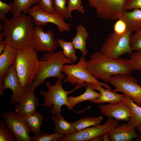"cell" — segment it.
Masks as SVG:
<instances>
[{
  "mask_svg": "<svg viewBox=\"0 0 141 141\" xmlns=\"http://www.w3.org/2000/svg\"><path fill=\"white\" fill-rule=\"evenodd\" d=\"M130 60L133 70L141 72V51L133 53L131 55Z\"/></svg>",
  "mask_w": 141,
  "mask_h": 141,
  "instance_id": "35",
  "label": "cell"
},
{
  "mask_svg": "<svg viewBox=\"0 0 141 141\" xmlns=\"http://www.w3.org/2000/svg\"><path fill=\"white\" fill-rule=\"evenodd\" d=\"M7 45V44L4 40L0 41V55L2 53Z\"/></svg>",
  "mask_w": 141,
  "mask_h": 141,
  "instance_id": "39",
  "label": "cell"
},
{
  "mask_svg": "<svg viewBox=\"0 0 141 141\" xmlns=\"http://www.w3.org/2000/svg\"><path fill=\"white\" fill-rule=\"evenodd\" d=\"M14 5L10 11L13 17L20 14L22 12L25 15L34 4H38L39 0H13Z\"/></svg>",
  "mask_w": 141,
  "mask_h": 141,
  "instance_id": "26",
  "label": "cell"
},
{
  "mask_svg": "<svg viewBox=\"0 0 141 141\" xmlns=\"http://www.w3.org/2000/svg\"><path fill=\"white\" fill-rule=\"evenodd\" d=\"M86 67L90 73L98 79L109 82L111 76L118 74H131L133 70L130 59L120 57L113 58L97 51L86 61Z\"/></svg>",
  "mask_w": 141,
  "mask_h": 141,
  "instance_id": "1",
  "label": "cell"
},
{
  "mask_svg": "<svg viewBox=\"0 0 141 141\" xmlns=\"http://www.w3.org/2000/svg\"><path fill=\"white\" fill-rule=\"evenodd\" d=\"M103 118L101 116L95 117H85L71 123L77 131L90 126L100 125Z\"/></svg>",
  "mask_w": 141,
  "mask_h": 141,
  "instance_id": "27",
  "label": "cell"
},
{
  "mask_svg": "<svg viewBox=\"0 0 141 141\" xmlns=\"http://www.w3.org/2000/svg\"><path fill=\"white\" fill-rule=\"evenodd\" d=\"M32 17L21 14L10 18L4 23L2 32L7 45L16 49L33 48V35L35 27Z\"/></svg>",
  "mask_w": 141,
  "mask_h": 141,
  "instance_id": "2",
  "label": "cell"
},
{
  "mask_svg": "<svg viewBox=\"0 0 141 141\" xmlns=\"http://www.w3.org/2000/svg\"><path fill=\"white\" fill-rule=\"evenodd\" d=\"M16 49L9 45L0 56V96H3L2 82L8 70L14 62Z\"/></svg>",
  "mask_w": 141,
  "mask_h": 141,
  "instance_id": "18",
  "label": "cell"
},
{
  "mask_svg": "<svg viewBox=\"0 0 141 141\" xmlns=\"http://www.w3.org/2000/svg\"><path fill=\"white\" fill-rule=\"evenodd\" d=\"M123 101L126 103L130 109L131 116L128 121V123L136 128L141 124V107L135 103L130 97L126 95Z\"/></svg>",
  "mask_w": 141,
  "mask_h": 141,
  "instance_id": "24",
  "label": "cell"
},
{
  "mask_svg": "<svg viewBox=\"0 0 141 141\" xmlns=\"http://www.w3.org/2000/svg\"><path fill=\"white\" fill-rule=\"evenodd\" d=\"M14 5V2H12L8 4L0 0V22L5 23L8 19L6 16V14L12 10Z\"/></svg>",
  "mask_w": 141,
  "mask_h": 141,
  "instance_id": "34",
  "label": "cell"
},
{
  "mask_svg": "<svg viewBox=\"0 0 141 141\" xmlns=\"http://www.w3.org/2000/svg\"><path fill=\"white\" fill-rule=\"evenodd\" d=\"M64 136L57 133H55L51 134H48L45 131L40 134L35 135L31 137V140L34 141H59Z\"/></svg>",
  "mask_w": 141,
  "mask_h": 141,
  "instance_id": "31",
  "label": "cell"
},
{
  "mask_svg": "<svg viewBox=\"0 0 141 141\" xmlns=\"http://www.w3.org/2000/svg\"><path fill=\"white\" fill-rule=\"evenodd\" d=\"M6 125L4 120L0 121V141H15L13 134Z\"/></svg>",
  "mask_w": 141,
  "mask_h": 141,
  "instance_id": "33",
  "label": "cell"
},
{
  "mask_svg": "<svg viewBox=\"0 0 141 141\" xmlns=\"http://www.w3.org/2000/svg\"><path fill=\"white\" fill-rule=\"evenodd\" d=\"M22 117L31 132L33 133L35 135L42 133L40 127L43 124L44 119L42 115L36 111Z\"/></svg>",
  "mask_w": 141,
  "mask_h": 141,
  "instance_id": "25",
  "label": "cell"
},
{
  "mask_svg": "<svg viewBox=\"0 0 141 141\" xmlns=\"http://www.w3.org/2000/svg\"><path fill=\"white\" fill-rule=\"evenodd\" d=\"M4 39V38L2 32H0V41L3 40Z\"/></svg>",
  "mask_w": 141,
  "mask_h": 141,
  "instance_id": "42",
  "label": "cell"
},
{
  "mask_svg": "<svg viewBox=\"0 0 141 141\" xmlns=\"http://www.w3.org/2000/svg\"><path fill=\"white\" fill-rule=\"evenodd\" d=\"M126 24L127 30L132 32L141 27V9H135L130 11H125L119 19Z\"/></svg>",
  "mask_w": 141,
  "mask_h": 141,
  "instance_id": "22",
  "label": "cell"
},
{
  "mask_svg": "<svg viewBox=\"0 0 141 141\" xmlns=\"http://www.w3.org/2000/svg\"><path fill=\"white\" fill-rule=\"evenodd\" d=\"M58 45L63 49L64 55L68 59L74 62L78 59L75 55L76 50L74 49L72 42L65 41L62 39L57 40Z\"/></svg>",
  "mask_w": 141,
  "mask_h": 141,
  "instance_id": "28",
  "label": "cell"
},
{
  "mask_svg": "<svg viewBox=\"0 0 141 141\" xmlns=\"http://www.w3.org/2000/svg\"><path fill=\"white\" fill-rule=\"evenodd\" d=\"M99 107L102 114L108 118L118 121H128L131 116L129 106L124 101L115 103L100 104Z\"/></svg>",
  "mask_w": 141,
  "mask_h": 141,
  "instance_id": "15",
  "label": "cell"
},
{
  "mask_svg": "<svg viewBox=\"0 0 141 141\" xmlns=\"http://www.w3.org/2000/svg\"><path fill=\"white\" fill-rule=\"evenodd\" d=\"M113 28L114 32L120 35L125 34L127 31L126 24L120 19L118 20L115 23Z\"/></svg>",
  "mask_w": 141,
  "mask_h": 141,
  "instance_id": "37",
  "label": "cell"
},
{
  "mask_svg": "<svg viewBox=\"0 0 141 141\" xmlns=\"http://www.w3.org/2000/svg\"><path fill=\"white\" fill-rule=\"evenodd\" d=\"M33 48L38 52H52L56 50L58 44L52 31L44 32L42 27H35L32 37Z\"/></svg>",
  "mask_w": 141,
  "mask_h": 141,
  "instance_id": "13",
  "label": "cell"
},
{
  "mask_svg": "<svg viewBox=\"0 0 141 141\" xmlns=\"http://www.w3.org/2000/svg\"><path fill=\"white\" fill-rule=\"evenodd\" d=\"M83 0H68L67 1V11L69 18H72V12L74 10H76L81 14L84 13L85 11L82 6Z\"/></svg>",
  "mask_w": 141,
  "mask_h": 141,
  "instance_id": "32",
  "label": "cell"
},
{
  "mask_svg": "<svg viewBox=\"0 0 141 141\" xmlns=\"http://www.w3.org/2000/svg\"><path fill=\"white\" fill-rule=\"evenodd\" d=\"M51 118L55 125L54 130V132L65 136L76 132L71 123L66 121L63 117L61 113L52 116Z\"/></svg>",
  "mask_w": 141,
  "mask_h": 141,
  "instance_id": "23",
  "label": "cell"
},
{
  "mask_svg": "<svg viewBox=\"0 0 141 141\" xmlns=\"http://www.w3.org/2000/svg\"><path fill=\"white\" fill-rule=\"evenodd\" d=\"M136 128L138 132V137L136 139L137 141H141V124L137 126Z\"/></svg>",
  "mask_w": 141,
  "mask_h": 141,
  "instance_id": "40",
  "label": "cell"
},
{
  "mask_svg": "<svg viewBox=\"0 0 141 141\" xmlns=\"http://www.w3.org/2000/svg\"><path fill=\"white\" fill-rule=\"evenodd\" d=\"M15 141H31V132L22 116L15 111L5 110L1 115Z\"/></svg>",
  "mask_w": 141,
  "mask_h": 141,
  "instance_id": "11",
  "label": "cell"
},
{
  "mask_svg": "<svg viewBox=\"0 0 141 141\" xmlns=\"http://www.w3.org/2000/svg\"><path fill=\"white\" fill-rule=\"evenodd\" d=\"M135 9H141V0H127L125 5V11Z\"/></svg>",
  "mask_w": 141,
  "mask_h": 141,
  "instance_id": "38",
  "label": "cell"
},
{
  "mask_svg": "<svg viewBox=\"0 0 141 141\" xmlns=\"http://www.w3.org/2000/svg\"><path fill=\"white\" fill-rule=\"evenodd\" d=\"M90 84L93 89L98 91L101 93V95L99 97L90 101L97 104L105 102L116 103L123 101L126 95L124 94L117 93L111 90L104 89L100 84L92 83Z\"/></svg>",
  "mask_w": 141,
  "mask_h": 141,
  "instance_id": "19",
  "label": "cell"
},
{
  "mask_svg": "<svg viewBox=\"0 0 141 141\" xmlns=\"http://www.w3.org/2000/svg\"><path fill=\"white\" fill-rule=\"evenodd\" d=\"M2 84L3 93L7 89H10L12 92V95L10 98V104H13L18 103L25 91V89L22 88L20 84L14 61L4 78Z\"/></svg>",
  "mask_w": 141,
  "mask_h": 141,
  "instance_id": "14",
  "label": "cell"
},
{
  "mask_svg": "<svg viewBox=\"0 0 141 141\" xmlns=\"http://www.w3.org/2000/svg\"><path fill=\"white\" fill-rule=\"evenodd\" d=\"M45 84L48 88V91L43 90H40V94L44 97L45 100L44 103L39 104V106L51 108L50 111L52 116L62 112V106L65 105L66 107L68 105V94L81 87L80 85L77 84L73 90L68 91H66L62 87V80L58 79L54 85H51L48 81H46Z\"/></svg>",
  "mask_w": 141,
  "mask_h": 141,
  "instance_id": "5",
  "label": "cell"
},
{
  "mask_svg": "<svg viewBox=\"0 0 141 141\" xmlns=\"http://www.w3.org/2000/svg\"><path fill=\"white\" fill-rule=\"evenodd\" d=\"M109 82L115 87L112 91L113 92L123 93L136 104L141 102V86L138 84L136 79L130 74L114 75Z\"/></svg>",
  "mask_w": 141,
  "mask_h": 141,
  "instance_id": "8",
  "label": "cell"
},
{
  "mask_svg": "<svg viewBox=\"0 0 141 141\" xmlns=\"http://www.w3.org/2000/svg\"><path fill=\"white\" fill-rule=\"evenodd\" d=\"M133 34L130 35L129 44L130 48L133 51H141V27L139 28Z\"/></svg>",
  "mask_w": 141,
  "mask_h": 141,
  "instance_id": "29",
  "label": "cell"
},
{
  "mask_svg": "<svg viewBox=\"0 0 141 141\" xmlns=\"http://www.w3.org/2000/svg\"><path fill=\"white\" fill-rule=\"evenodd\" d=\"M54 13L64 19L69 18L67 11V0H53Z\"/></svg>",
  "mask_w": 141,
  "mask_h": 141,
  "instance_id": "30",
  "label": "cell"
},
{
  "mask_svg": "<svg viewBox=\"0 0 141 141\" xmlns=\"http://www.w3.org/2000/svg\"><path fill=\"white\" fill-rule=\"evenodd\" d=\"M101 18L115 20L119 19L124 11L127 0H87Z\"/></svg>",
  "mask_w": 141,
  "mask_h": 141,
  "instance_id": "9",
  "label": "cell"
},
{
  "mask_svg": "<svg viewBox=\"0 0 141 141\" xmlns=\"http://www.w3.org/2000/svg\"><path fill=\"white\" fill-rule=\"evenodd\" d=\"M53 0H39L38 4L39 8L43 11L50 14L54 13Z\"/></svg>",
  "mask_w": 141,
  "mask_h": 141,
  "instance_id": "36",
  "label": "cell"
},
{
  "mask_svg": "<svg viewBox=\"0 0 141 141\" xmlns=\"http://www.w3.org/2000/svg\"><path fill=\"white\" fill-rule=\"evenodd\" d=\"M102 141H110V139L108 135V132L104 133L102 136Z\"/></svg>",
  "mask_w": 141,
  "mask_h": 141,
  "instance_id": "41",
  "label": "cell"
},
{
  "mask_svg": "<svg viewBox=\"0 0 141 141\" xmlns=\"http://www.w3.org/2000/svg\"><path fill=\"white\" fill-rule=\"evenodd\" d=\"M39 61L37 51L33 48L16 49L14 60L15 67L22 88L25 89L34 80Z\"/></svg>",
  "mask_w": 141,
  "mask_h": 141,
  "instance_id": "4",
  "label": "cell"
},
{
  "mask_svg": "<svg viewBox=\"0 0 141 141\" xmlns=\"http://www.w3.org/2000/svg\"><path fill=\"white\" fill-rule=\"evenodd\" d=\"M73 63L64 56L63 50L56 52L54 51L45 53L39 60L34 80L25 89L24 92L34 90L37 87L50 77H56L61 80L64 79L65 76L62 71L63 66Z\"/></svg>",
  "mask_w": 141,
  "mask_h": 141,
  "instance_id": "3",
  "label": "cell"
},
{
  "mask_svg": "<svg viewBox=\"0 0 141 141\" xmlns=\"http://www.w3.org/2000/svg\"><path fill=\"white\" fill-rule=\"evenodd\" d=\"M132 32L127 30L124 34L120 35L114 32L109 34L105 39L100 51L113 58H116L122 55L132 53L129 44V39Z\"/></svg>",
  "mask_w": 141,
  "mask_h": 141,
  "instance_id": "7",
  "label": "cell"
},
{
  "mask_svg": "<svg viewBox=\"0 0 141 141\" xmlns=\"http://www.w3.org/2000/svg\"><path fill=\"white\" fill-rule=\"evenodd\" d=\"M39 106L38 98L35 95L34 90L29 92H24L19 102L14 106L15 112L23 116L36 112Z\"/></svg>",
  "mask_w": 141,
  "mask_h": 141,
  "instance_id": "16",
  "label": "cell"
},
{
  "mask_svg": "<svg viewBox=\"0 0 141 141\" xmlns=\"http://www.w3.org/2000/svg\"><path fill=\"white\" fill-rule=\"evenodd\" d=\"M84 56L82 55L76 64H66L63 66L62 72L67 75L63 79L64 82H69L73 85L78 84L83 87H85L86 83L99 84L107 89L112 90L106 82H100L90 73L86 67Z\"/></svg>",
  "mask_w": 141,
  "mask_h": 141,
  "instance_id": "6",
  "label": "cell"
},
{
  "mask_svg": "<svg viewBox=\"0 0 141 141\" xmlns=\"http://www.w3.org/2000/svg\"><path fill=\"white\" fill-rule=\"evenodd\" d=\"M119 121L115 119L109 118L104 124L88 127L68 135L64 136L60 141H93L98 137L119 124Z\"/></svg>",
  "mask_w": 141,
  "mask_h": 141,
  "instance_id": "10",
  "label": "cell"
},
{
  "mask_svg": "<svg viewBox=\"0 0 141 141\" xmlns=\"http://www.w3.org/2000/svg\"><path fill=\"white\" fill-rule=\"evenodd\" d=\"M107 132L111 141H132L138 137L135 128L128 123L119 124Z\"/></svg>",
  "mask_w": 141,
  "mask_h": 141,
  "instance_id": "17",
  "label": "cell"
},
{
  "mask_svg": "<svg viewBox=\"0 0 141 141\" xmlns=\"http://www.w3.org/2000/svg\"><path fill=\"white\" fill-rule=\"evenodd\" d=\"M136 104H137L138 105L141 107V102Z\"/></svg>",
  "mask_w": 141,
  "mask_h": 141,
  "instance_id": "43",
  "label": "cell"
},
{
  "mask_svg": "<svg viewBox=\"0 0 141 141\" xmlns=\"http://www.w3.org/2000/svg\"><path fill=\"white\" fill-rule=\"evenodd\" d=\"M84 93L75 97H68V105L66 106L68 110L73 109V107L80 102L85 101L96 99L101 96L100 92L95 91L90 83H86Z\"/></svg>",
  "mask_w": 141,
  "mask_h": 141,
  "instance_id": "20",
  "label": "cell"
},
{
  "mask_svg": "<svg viewBox=\"0 0 141 141\" xmlns=\"http://www.w3.org/2000/svg\"><path fill=\"white\" fill-rule=\"evenodd\" d=\"M89 35L86 28L80 24L76 27L75 36L72 38V42L74 49L79 50L84 56L87 55L88 53L86 40Z\"/></svg>",
  "mask_w": 141,
  "mask_h": 141,
  "instance_id": "21",
  "label": "cell"
},
{
  "mask_svg": "<svg viewBox=\"0 0 141 141\" xmlns=\"http://www.w3.org/2000/svg\"><path fill=\"white\" fill-rule=\"evenodd\" d=\"M28 14L32 18L34 24L37 26H44L48 23L56 25L58 31L61 32L64 31H68L71 26L70 24L64 21V18L55 13L50 14L41 10L38 4H35L28 12Z\"/></svg>",
  "mask_w": 141,
  "mask_h": 141,
  "instance_id": "12",
  "label": "cell"
}]
</instances>
